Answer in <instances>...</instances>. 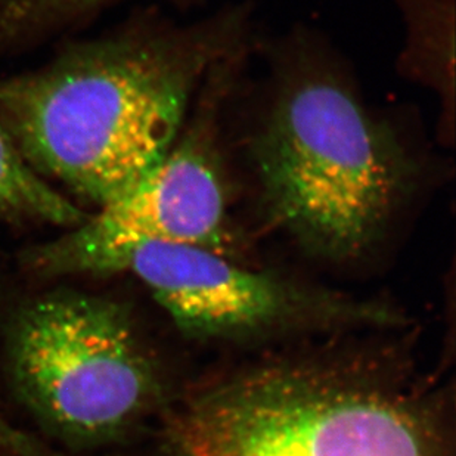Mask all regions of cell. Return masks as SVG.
<instances>
[{"instance_id":"1","label":"cell","mask_w":456,"mask_h":456,"mask_svg":"<svg viewBox=\"0 0 456 456\" xmlns=\"http://www.w3.org/2000/svg\"><path fill=\"white\" fill-rule=\"evenodd\" d=\"M161 456H452L444 402L379 362H269L199 388Z\"/></svg>"},{"instance_id":"2","label":"cell","mask_w":456,"mask_h":456,"mask_svg":"<svg viewBox=\"0 0 456 456\" xmlns=\"http://www.w3.org/2000/svg\"><path fill=\"white\" fill-rule=\"evenodd\" d=\"M197 65L111 46L0 83V125L35 172L103 207L172 150Z\"/></svg>"},{"instance_id":"3","label":"cell","mask_w":456,"mask_h":456,"mask_svg":"<svg viewBox=\"0 0 456 456\" xmlns=\"http://www.w3.org/2000/svg\"><path fill=\"white\" fill-rule=\"evenodd\" d=\"M254 155L273 222L331 260L357 257L379 240L405 182V164L386 132L327 80L285 94Z\"/></svg>"},{"instance_id":"4","label":"cell","mask_w":456,"mask_h":456,"mask_svg":"<svg viewBox=\"0 0 456 456\" xmlns=\"http://www.w3.org/2000/svg\"><path fill=\"white\" fill-rule=\"evenodd\" d=\"M8 363L22 403L71 444L125 433L159 390L125 307L94 296L52 294L24 307L9 336Z\"/></svg>"},{"instance_id":"5","label":"cell","mask_w":456,"mask_h":456,"mask_svg":"<svg viewBox=\"0 0 456 456\" xmlns=\"http://www.w3.org/2000/svg\"><path fill=\"white\" fill-rule=\"evenodd\" d=\"M116 272L138 276L177 328L197 338H247L314 325L395 321L377 305L305 291L204 247L138 242L103 260L95 273Z\"/></svg>"},{"instance_id":"6","label":"cell","mask_w":456,"mask_h":456,"mask_svg":"<svg viewBox=\"0 0 456 456\" xmlns=\"http://www.w3.org/2000/svg\"><path fill=\"white\" fill-rule=\"evenodd\" d=\"M204 247L224 254V186L208 155L192 145L170 150L159 163L98 215L36 254L52 273H95L103 260L138 242Z\"/></svg>"},{"instance_id":"7","label":"cell","mask_w":456,"mask_h":456,"mask_svg":"<svg viewBox=\"0 0 456 456\" xmlns=\"http://www.w3.org/2000/svg\"><path fill=\"white\" fill-rule=\"evenodd\" d=\"M0 210L15 211L51 224H78L86 220L82 210L52 190L18 151L0 125Z\"/></svg>"},{"instance_id":"8","label":"cell","mask_w":456,"mask_h":456,"mask_svg":"<svg viewBox=\"0 0 456 456\" xmlns=\"http://www.w3.org/2000/svg\"><path fill=\"white\" fill-rule=\"evenodd\" d=\"M52 2L61 4H92V2H96V0H52Z\"/></svg>"},{"instance_id":"9","label":"cell","mask_w":456,"mask_h":456,"mask_svg":"<svg viewBox=\"0 0 456 456\" xmlns=\"http://www.w3.org/2000/svg\"><path fill=\"white\" fill-rule=\"evenodd\" d=\"M4 422L0 419V431L4 430Z\"/></svg>"}]
</instances>
